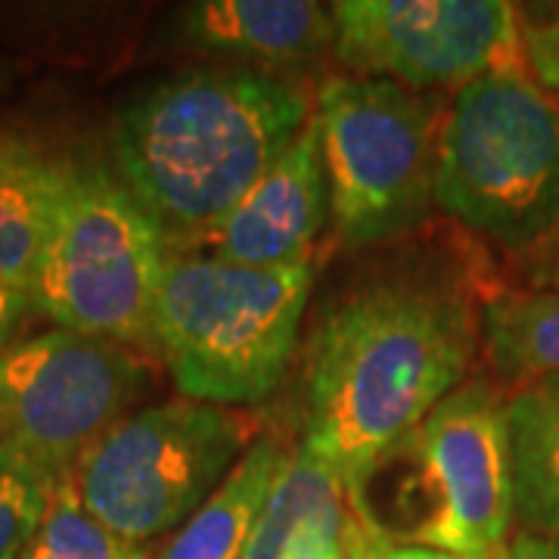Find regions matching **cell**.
Instances as JSON below:
<instances>
[{"label":"cell","mask_w":559,"mask_h":559,"mask_svg":"<svg viewBox=\"0 0 559 559\" xmlns=\"http://www.w3.org/2000/svg\"><path fill=\"white\" fill-rule=\"evenodd\" d=\"M35 311V305L20 296V293H10L0 286V355L16 342L20 336L22 323L28 320V314Z\"/></svg>","instance_id":"603a6c76"},{"label":"cell","mask_w":559,"mask_h":559,"mask_svg":"<svg viewBox=\"0 0 559 559\" xmlns=\"http://www.w3.org/2000/svg\"><path fill=\"white\" fill-rule=\"evenodd\" d=\"M60 481L20 451L0 448V559L22 557Z\"/></svg>","instance_id":"d6986e66"},{"label":"cell","mask_w":559,"mask_h":559,"mask_svg":"<svg viewBox=\"0 0 559 559\" xmlns=\"http://www.w3.org/2000/svg\"><path fill=\"white\" fill-rule=\"evenodd\" d=\"M180 38L242 62L299 66L333 50L336 22L314 0H202L180 13Z\"/></svg>","instance_id":"7c38bea8"},{"label":"cell","mask_w":559,"mask_h":559,"mask_svg":"<svg viewBox=\"0 0 559 559\" xmlns=\"http://www.w3.org/2000/svg\"><path fill=\"white\" fill-rule=\"evenodd\" d=\"M333 57L360 79L463 87L525 72L516 3L503 0H336Z\"/></svg>","instance_id":"30bf717a"},{"label":"cell","mask_w":559,"mask_h":559,"mask_svg":"<svg viewBox=\"0 0 559 559\" xmlns=\"http://www.w3.org/2000/svg\"><path fill=\"white\" fill-rule=\"evenodd\" d=\"M513 513L525 535L559 538V373L507 399Z\"/></svg>","instance_id":"5bb4252c"},{"label":"cell","mask_w":559,"mask_h":559,"mask_svg":"<svg viewBox=\"0 0 559 559\" xmlns=\"http://www.w3.org/2000/svg\"><path fill=\"white\" fill-rule=\"evenodd\" d=\"M481 342L503 380L559 373V289L500 293L481 311Z\"/></svg>","instance_id":"e0dca14e"},{"label":"cell","mask_w":559,"mask_h":559,"mask_svg":"<svg viewBox=\"0 0 559 559\" xmlns=\"http://www.w3.org/2000/svg\"><path fill=\"white\" fill-rule=\"evenodd\" d=\"M540 283H547V286H554V289H559V249L557 255L550 259V264L544 267V274H540Z\"/></svg>","instance_id":"d4e9b609"},{"label":"cell","mask_w":559,"mask_h":559,"mask_svg":"<svg viewBox=\"0 0 559 559\" xmlns=\"http://www.w3.org/2000/svg\"><path fill=\"white\" fill-rule=\"evenodd\" d=\"M432 200L510 255L559 237V103L528 72L463 84L441 121Z\"/></svg>","instance_id":"5b68a950"},{"label":"cell","mask_w":559,"mask_h":559,"mask_svg":"<svg viewBox=\"0 0 559 559\" xmlns=\"http://www.w3.org/2000/svg\"><path fill=\"white\" fill-rule=\"evenodd\" d=\"M348 503L340 476L299 441L261 507L240 559H283L305 525L345 528Z\"/></svg>","instance_id":"2e32d148"},{"label":"cell","mask_w":559,"mask_h":559,"mask_svg":"<svg viewBox=\"0 0 559 559\" xmlns=\"http://www.w3.org/2000/svg\"><path fill=\"white\" fill-rule=\"evenodd\" d=\"M252 448V423L221 404L175 399L112 423L79 460L84 510L131 544H150L218 491Z\"/></svg>","instance_id":"52a82bcc"},{"label":"cell","mask_w":559,"mask_h":559,"mask_svg":"<svg viewBox=\"0 0 559 559\" xmlns=\"http://www.w3.org/2000/svg\"><path fill=\"white\" fill-rule=\"evenodd\" d=\"M342 535L345 528H336V525H305L283 559H348Z\"/></svg>","instance_id":"7402d4cb"},{"label":"cell","mask_w":559,"mask_h":559,"mask_svg":"<svg viewBox=\"0 0 559 559\" xmlns=\"http://www.w3.org/2000/svg\"><path fill=\"white\" fill-rule=\"evenodd\" d=\"M314 119L345 249L392 240L426 218L441 131L432 103L395 81L333 75L320 84Z\"/></svg>","instance_id":"ba28073f"},{"label":"cell","mask_w":559,"mask_h":559,"mask_svg":"<svg viewBox=\"0 0 559 559\" xmlns=\"http://www.w3.org/2000/svg\"><path fill=\"white\" fill-rule=\"evenodd\" d=\"M168 242L116 168L69 159L32 305L60 330L156 352L153 314Z\"/></svg>","instance_id":"8992f818"},{"label":"cell","mask_w":559,"mask_h":559,"mask_svg":"<svg viewBox=\"0 0 559 559\" xmlns=\"http://www.w3.org/2000/svg\"><path fill=\"white\" fill-rule=\"evenodd\" d=\"M20 559H153L143 544L119 538L100 520H94L72 476L57 485L50 507L40 520L35 538L22 550Z\"/></svg>","instance_id":"ac0fdd59"},{"label":"cell","mask_w":559,"mask_h":559,"mask_svg":"<svg viewBox=\"0 0 559 559\" xmlns=\"http://www.w3.org/2000/svg\"><path fill=\"white\" fill-rule=\"evenodd\" d=\"M348 516L401 547L491 559L513 528L507 399L473 380L382 454Z\"/></svg>","instance_id":"3957f363"},{"label":"cell","mask_w":559,"mask_h":559,"mask_svg":"<svg viewBox=\"0 0 559 559\" xmlns=\"http://www.w3.org/2000/svg\"><path fill=\"white\" fill-rule=\"evenodd\" d=\"M311 261L240 267L168 252L153 342L180 399L246 407L277 389L299 345Z\"/></svg>","instance_id":"277c9868"},{"label":"cell","mask_w":559,"mask_h":559,"mask_svg":"<svg viewBox=\"0 0 559 559\" xmlns=\"http://www.w3.org/2000/svg\"><path fill=\"white\" fill-rule=\"evenodd\" d=\"M469 305L429 283L389 280L336 301L305 355V439L352 507L373 463L466 382Z\"/></svg>","instance_id":"6da1fadb"},{"label":"cell","mask_w":559,"mask_h":559,"mask_svg":"<svg viewBox=\"0 0 559 559\" xmlns=\"http://www.w3.org/2000/svg\"><path fill=\"white\" fill-rule=\"evenodd\" d=\"M491 559H559V538H540L522 532L507 540V547Z\"/></svg>","instance_id":"cb8c5ba5"},{"label":"cell","mask_w":559,"mask_h":559,"mask_svg":"<svg viewBox=\"0 0 559 559\" xmlns=\"http://www.w3.org/2000/svg\"><path fill=\"white\" fill-rule=\"evenodd\" d=\"M150 382L131 348L72 330L16 340L0 355V448L69 479L84 451L138 404Z\"/></svg>","instance_id":"9c48e42d"},{"label":"cell","mask_w":559,"mask_h":559,"mask_svg":"<svg viewBox=\"0 0 559 559\" xmlns=\"http://www.w3.org/2000/svg\"><path fill=\"white\" fill-rule=\"evenodd\" d=\"M311 119L305 91L259 66L193 69L121 109L116 175L168 252L205 237Z\"/></svg>","instance_id":"7a4b0ae2"},{"label":"cell","mask_w":559,"mask_h":559,"mask_svg":"<svg viewBox=\"0 0 559 559\" xmlns=\"http://www.w3.org/2000/svg\"><path fill=\"white\" fill-rule=\"evenodd\" d=\"M326 215L330 183L318 119L311 112L289 150L205 237L183 252L240 267H293L311 261V246Z\"/></svg>","instance_id":"8fae6325"},{"label":"cell","mask_w":559,"mask_h":559,"mask_svg":"<svg viewBox=\"0 0 559 559\" xmlns=\"http://www.w3.org/2000/svg\"><path fill=\"white\" fill-rule=\"evenodd\" d=\"M522 60L544 94H559V3L516 7Z\"/></svg>","instance_id":"ffe728a7"},{"label":"cell","mask_w":559,"mask_h":559,"mask_svg":"<svg viewBox=\"0 0 559 559\" xmlns=\"http://www.w3.org/2000/svg\"><path fill=\"white\" fill-rule=\"evenodd\" d=\"M345 557L348 559H463L451 557V554H439V550H426V547H401V544H389L370 535L367 528H360L358 522L348 516L345 522Z\"/></svg>","instance_id":"44dd1931"},{"label":"cell","mask_w":559,"mask_h":559,"mask_svg":"<svg viewBox=\"0 0 559 559\" xmlns=\"http://www.w3.org/2000/svg\"><path fill=\"white\" fill-rule=\"evenodd\" d=\"M69 159L22 134H0V286L32 301Z\"/></svg>","instance_id":"4fadbf2b"},{"label":"cell","mask_w":559,"mask_h":559,"mask_svg":"<svg viewBox=\"0 0 559 559\" xmlns=\"http://www.w3.org/2000/svg\"><path fill=\"white\" fill-rule=\"evenodd\" d=\"M293 451L280 441H255L218 491L180 525L156 559H240L261 507L274 491Z\"/></svg>","instance_id":"9a60e30c"}]
</instances>
